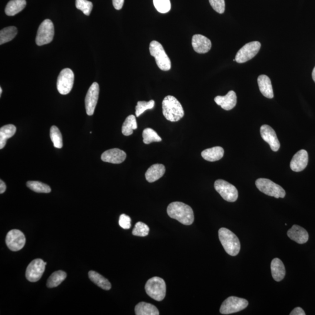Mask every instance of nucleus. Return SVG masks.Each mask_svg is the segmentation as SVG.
<instances>
[{
	"instance_id": "1",
	"label": "nucleus",
	"mask_w": 315,
	"mask_h": 315,
	"mask_svg": "<svg viewBox=\"0 0 315 315\" xmlns=\"http://www.w3.org/2000/svg\"><path fill=\"white\" fill-rule=\"evenodd\" d=\"M167 213L171 218L175 219L184 225H191L194 220V213L192 208L189 205L182 202H173L169 205Z\"/></svg>"
},
{
	"instance_id": "2",
	"label": "nucleus",
	"mask_w": 315,
	"mask_h": 315,
	"mask_svg": "<svg viewBox=\"0 0 315 315\" xmlns=\"http://www.w3.org/2000/svg\"><path fill=\"white\" fill-rule=\"evenodd\" d=\"M162 112L168 121L175 122L184 117L183 107L178 99L173 96L168 95L162 101Z\"/></svg>"
},
{
	"instance_id": "3",
	"label": "nucleus",
	"mask_w": 315,
	"mask_h": 315,
	"mask_svg": "<svg viewBox=\"0 0 315 315\" xmlns=\"http://www.w3.org/2000/svg\"><path fill=\"white\" fill-rule=\"evenodd\" d=\"M219 239L227 253L230 256H235L240 253L241 243L237 235L225 228L218 231Z\"/></svg>"
},
{
	"instance_id": "4",
	"label": "nucleus",
	"mask_w": 315,
	"mask_h": 315,
	"mask_svg": "<svg viewBox=\"0 0 315 315\" xmlns=\"http://www.w3.org/2000/svg\"><path fill=\"white\" fill-rule=\"evenodd\" d=\"M146 293L152 299L157 301L163 300L166 296L167 286L165 281L158 277H154L149 279L145 284Z\"/></svg>"
},
{
	"instance_id": "5",
	"label": "nucleus",
	"mask_w": 315,
	"mask_h": 315,
	"mask_svg": "<svg viewBox=\"0 0 315 315\" xmlns=\"http://www.w3.org/2000/svg\"><path fill=\"white\" fill-rule=\"evenodd\" d=\"M150 52L155 59L158 67L162 71H169L171 68V62L163 46L156 41H152L150 45Z\"/></svg>"
},
{
	"instance_id": "6",
	"label": "nucleus",
	"mask_w": 315,
	"mask_h": 315,
	"mask_svg": "<svg viewBox=\"0 0 315 315\" xmlns=\"http://www.w3.org/2000/svg\"><path fill=\"white\" fill-rule=\"evenodd\" d=\"M256 186L258 190L265 194L275 198H284L286 196L284 189L268 179L260 178L256 181Z\"/></svg>"
},
{
	"instance_id": "7",
	"label": "nucleus",
	"mask_w": 315,
	"mask_h": 315,
	"mask_svg": "<svg viewBox=\"0 0 315 315\" xmlns=\"http://www.w3.org/2000/svg\"><path fill=\"white\" fill-rule=\"evenodd\" d=\"M55 35L54 25L51 20L45 19L40 25L36 38L38 46L49 44L53 41Z\"/></svg>"
},
{
	"instance_id": "8",
	"label": "nucleus",
	"mask_w": 315,
	"mask_h": 315,
	"mask_svg": "<svg viewBox=\"0 0 315 315\" xmlns=\"http://www.w3.org/2000/svg\"><path fill=\"white\" fill-rule=\"evenodd\" d=\"M248 305V301L244 298L230 297L222 304L220 310V313L223 315L237 313L245 310Z\"/></svg>"
},
{
	"instance_id": "9",
	"label": "nucleus",
	"mask_w": 315,
	"mask_h": 315,
	"mask_svg": "<svg viewBox=\"0 0 315 315\" xmlns=\"http://www.w3.org/2000/svg\"><path fill=\"white\" fill-rule=\"evenodd\" d=\"M214 188L225 200L228 202L237 201L238 191L234 185L224 180H219L215 182Z\"/></svg>"
},
{
	"instance_id": "10",
	"label": "nucleus",
	"mask_w": 315,
	"mask_h": 315,
	"mask_svg": "<svg viewBox=\"0 0 315 315\" xmlns=\"http://www.w3.org/2000/svg\"><path fill=\"white\" fill-rule=\"evenodd\" d=\"M74 72L69 68H64L60 73L58 78L57 88L60 94L67 95L71 91L74 85Z\"/></svg>"
},
{
	"instance_id": "11",
	"label": "nucleus",
	"mask_w": 315,
	"mask_h": 315,
	"mask_svg": "<svg viewBox=\"0 0 315 315\" xmlns=\"http://www.w3.org/2000/svg\"><path fill=\"white\" fill-rule=\"evenodd\" d=\"M261 44L259 42L254 41L245 45L237 53L235 61L238 63H244L253 59L259 52Z\"/></svg>"
},
{
	"instance_id": "12",
	"label": "nucleus",
	"mask_w": 315,
	"mask_h": 315,
	"mask_svg": "<svg viewBox=\"0 0 315 315\" xmlns=\"http://www.w3.org/2000/svg\"><path fill=\"white\" fill-rule=\"evenodd\" d=\"M45 261L37 258L31 262L26 270V278L29 281L36 282L41 279L45 270Z\"/></svg>"
},
{
	"instance_id": "13",
	"label": "nucleus",
	"mask_w": 315,
	"mask_h": 315,
	"mask_svg": "<svg viewBox=\"0 0 315 315\" xmlns=\"http://www.w3.org/2000/svg\"><path fill=\"white\" fill-rule=\"evenodd\" d=\"M5 242L6 246L10 250L17 252L24 247L26 238L21 231L12 230L6 235Z\"/></svg>"
},
{
	"instance_id": "14",
	"label": "nucleus",
	"mask_w": 315,
	"mask_h": 315,
	"mask_svg": "<svg viewBox=\"0 0 315 315\" xmlns=\"http://www.w3.org/2000/svg\"><path fill=\"white\" fill-rule=\"evenodd\" d=\"M99 94V86L97 82H94L89 88L85 97L86 112L89 116L94 114L97 105Z\"/></svg>"
},
{
	"instance_id": "15",
	"label": "nucleus",
	"mask_w": 315,
	"mask_h": 315,
	"mask_svg": "<svg viewBox=\"0 0 315 315\" xmlns=\"http://www.w3.org/2000/svg\"><path fill=\"white\" fill-rule=\"evenodd\" d=\"M260 134L262 138L270 145L272 150L276 152L279 150L280 141L273 128L267 125H263L260 127Z\"/></svg>"
},
{
	"instance_id": "16",
	"label": "nucleus",
	"mask_w": 315,
	"mask_h": 315,
	"mask_svg": "<svg viewBox=\"0 0 315 315\" xmlns=\"http://www.w3.org/2000/svg\"><path fill=\"white\" fill-rule=\"evenodd\" d=\"M126 158V152L119 148H113L106 151L101 155V160L109 163L119 164Z\"/></svg>"
},
{
	"instance_id": "17",
	"label": "nucleus",
	"mask_w": 315,
	"mask_h": 315,
	"mask_svg": "<svg viewBox=\"0 0 315 315\" xmlns=\"http://www.w3.org/2000/svg\"><path fill=\"white\" fill-rule=\"evenodd\" d=\"M308 164V154L306 150H301L294 155L291 161L290 168L294 172L303 171Z\"/></svg>"
},
{
	"instance_id": "18",
	"label": "nucleus",
	"mask_w": 315,
	"mask_h": 315,
	"mask_svg": "<svg viewBox=\"0 0 315 315\" xmlns=\"http://www.w3.org/2000/svg\"><path fill=\"white\" fill-rule=\"evenodd\" d=\"M191 44L194 51L198 54H206L211 48L210 40L201 35H194L192 38Z\"/></svg>"
},
{
	"instance_id": "19",
	"label": "nucleus",
	"mask_w": 315,
	"mask_h": 315,
	"mask_svg": "<svg viewBox=\"0 0 315 315\" xmlns=\"http://www.w3.org/2000/svg\"><path fill=\"white\" fill-rule=\"evenodd\" d=\"M214 101L224 110L230 111L237 105V95L234 91H230L226 95L217 96L215 98Z\"/></svg>"
},
{
	"instance_id": "20",
	"label": "nucleus",
	"mask_w": 315,
	"mask_h": 315,
	"mask_svg": "<svg viewBox=\"0 0 315 315\" xmlns=\"http://www.w3.org/2000/svg\"><path fill=\"white\" fill-rule=\"evenodd\" d=\"M287 235L291 240L299 244H306L309 240V234L308 232L304 228L297 225H294L288 230Z\"/></svg>"
},
{
	"instance_id": "21",
	"label": "nucleus",
	"mask_w": 315,
	"mask_h": 315,
	"mask_svg": "<svg viewBox=\"0 0 315 315\" xmlns=\"http://www.w3.org/2000/svg\"><path fill=\"white\" fill-rule=\"evenodd\" d=\"M258 88L265 97L272 99L274 97L273 87L269 77L266 75H261L258 77Z\"/></svg>"
},
{
	"instance_id": "22",
	"label": "nucleus",
	"mask_w": 315,
	"mask_h": 315,
	"mask_svg": "<svg viewBox=\"0 0 315 315\" xmlns=\"http://www.w3.org/2000/svg\"><path fill=\"white\" fill-rule=\"evenodd\" d=\"M165 173V167L162 164H154L152 165L146 172L145 178L150 183H152L160 180Z\"/></svg>"
},
{
	"instance_id": "23",
	"label": "nucleus",
	"mask_w": 315,
	"mask_h": 315,
	"mask_svg": "<svg viewBox=\"0 0 315 315\" xmlns=\"http://www.w3.org/2000/svg\"><path fill=\"white\" fill-rule=\"evenodd\" d=\"M271 270L272 276L276 281H281L286 276V268L280 258H275L271 261Z\"/></svg>"
},
{
	"instance_id": "24",
	"label": "nucleus",
	"mask_w": 315,
	"mask_h": 315,
	"mask_svg": "<svg viewBox=\"0 0 315 315\" xmlns=\"http://www.w3.org/2000/svg\"><path fill=\"white\" fill-rule=\"evenodd\" d=\"M224 150L221 147H214L206 149L201 152V156L205 160L210 162L217 161L224 157Z\"/></svg>"
},
{
	"instance_id": "25",
	"label": "nucleus",
	"mask_w": 315,
	"mask_h": 315,
	"mask_svg": "<svg viewBox=\"0 0 315 315\" xmlns=\"http://www.w3.org/2000/svg\"><path fill=\"white\" fill-rule=\"evenodd\" d=\"M26 5V0H11L6 5L5 14L8 16H14L22 11Z\"/></svg>"
},
{
	"instance_id": "26",
	"label": "nucleus",
	"mask_w": 315,
	"mask_h": 315,
	"mask_svg": "<svg viewBox=\"0 0 315 315\" xmlns=\"http://www.w3.org/2000/svg\"><path fill=\"white\" fill-rule=\"evenodd\" d=\"M135 313L137 315H159L157 308L151 304L144 303H138L135 307Z\"/></svg>"
},
{
	"instance_id": "27",
	"label": "nucleus",
	"mask_w": 315,
	"mask_h": 315,
	"mask_svg": "<svg viewBox=\"0 0 315 315\" xmlns=\"http://www.w3.org/2000/svg\"><path fill=\"white\" fill-rule=\"evenodd\" d=\"M16 131V128L13 125H5L0 128V149L1 150L5 147L6 140L14 135Z\"/></svg>"
},
{
	"instance_id": "28",
	"label": "nucleus",
	"mask_w": 315,
	"mask_h": 315,
	"mask_svg": "<svg viewBox=\"0 0 315 315\" xmlns=\"http://www.w3.org/2000/svg\"><path fill=\"white\" fill-rule=\"evenodd\" d=\"M88 276L93 283L103 290H109L112 287L110 282L107 278L103 277L102 275L94 271H90L88 273Z\"/></svg>"
},
{
	"instance_id": "29",
	"label": "nucleus",
	"mask_w": 315,
	"mask_h": 315,
	"mask_svg": "<svg viewBox=\"0 0 315 315\" xmlns=\"http://www.w3.org/2000/svg\"><path fill=\"white\" fill-rule=\"evenodd\" d=\"M137 128V121L134 115H130L126 119L122 126V133L126 136L130 135L133 130Z\"/></svg>"
},
{
	"instance_id": "30",
	"label": "nucleus",
	"mask_w": 315,
	"mask_h": 315,
	"mask_svg": "<svg viewBox=\"0 0 315 315\" xmlns=\"http://www.w3.org/2000/svg\"><path fill=\"white\" fill-rule=\"evenodd\" d=\"M67 277V274L62 270L54 272L48 278L47 286L48 288H55L59 286Z\"/></svg>"
},
{
	"instance_id": "31",
	"label": "nucleus",
	"mask_w": 315,
	"mask_h": 315,
	"mask_svg": "<svg viewBox=\"0 0 315 315\" xmlns=\"http://www.w3.org/2000/svg\"><path fill=\"white\" fill-rule=\"evenodd\" d=\"M17 29L15 26H9L0 31V45L11 41L17 34Z\"/></svg>"
},
{
	"instance_id": "32",
	"label": "nucleus",
	"mask_w": 315,
	"mask_h": 315,
	"mask_svg": "<svg viewBox=\"0 0 315 315\" xmlns=\"http://www.w3.org/2000/svg\"><path fill=\"white\" fill-rule=\"evenodd\" d=\"M26 186L36 193H49L51 191V188L49 186L38 181H28Z\"/></svg>"
},
{
	"instance_id": "33",
	"label": "nucleus",
	"mask_w": 315,
	"mask_h": 315,
	"mask_svg": "<svg viewBox=\"0 0 315 315\" xmlns=\"http://www.w3.org/2000/svg\"><path fill=\"white\" fill-rule=\"evenodd\" d=\"M142 137H143V142L145 144H150L151 142L162 141V138L159 136L157 132L151 128L144 129L142 132Z\"/></svg>"
},
{
	"instance_id": "34",
	"label": "nucleus",
	"mask_w": 315,
	"mask_h": 315,
	"mask_svg": "<svg viewBox=\"0 0 315 315\" xmlns=\"http://www.w3.org/2000/svg\"><path fill=\"white\" fill-rule=\"evenodd\" d=\"M51 140L54 143V147L57 148L63 147V138L61 131L55 126H53L50 132Z\"/></svg>"
},
{
	"instance_id": "35",
	"label": "nucleus",
	"mask_w": 315,
	"mask_h": 315,
	"mask_svg": "<svg viewBox=\"0 0 315 315\" xmlns=\"http://www.w3.org/2000/svg\"><path fill=\"white\" fill-rule=\"evenodd\" d=\"M155 101L151 100L148 102L138 101L135 107L136 117H139L143 113L148 109H152L154 108Z\"/></svg>"
},
{
	"instance_id": "36",
	"label": "nucleus",
	"mask_w": 315,
	"mask_h": 315,
	"mask_svg": "<svg viewBox=\"0 0 315 315\" xmlns=\"http://www.w3.org/2000/svg\"><path fill=\"white\" fill-rule=\"evenodd\" d=\"M149 231H150V228L147 224L142 223V222H138L135 225L132 233L134 236L144 237L147 236Z\"/></svg>"
},
{
	"instance_id": "37",
	"label": "nucleus",
	"mask_w": 315,
	"mask_h": 315,
	"mask_svg": "<svg viewBox=\"0 0 315 315\" xmlns=\"http://www.w3.org/2000/svg\"><path fill=\"white\" fill-rule=\"evenodd\" d=\"M76 8L81 10L85 15H89L93 8V4L91 1L88 0H76Z\"/></svg>"
},
{
	"instance_id": "38",
	"label": "nucleus",
	"mask_w": 315,
	"mask_h": 315,
	"mask_svg": "<svg viewBox=\"0 0 315 315\" xmlns=\"http://www.w3.org/2000/svg\"><path fill=\"white\" fill-rule=\"evenodd\" d=\"M153 2L156 9L162 14H165L171 10L170 0H153Z\"/></svg>"
},
{
	"instance_id": "39",
	"label": "nucleus",
	"mask_w": 315,
	"mask_h": 315,
	"mask_svg": "<svg viewBox=\"0 0 315 315\" xmlns=\"http://www.w3.org/2000/svg\"><path fill=\"white\" fill-rule=\"evenodd\" d=\"M210 4L215 11L219 14H223L225 11V0H209Z\"/></svg>"
},
{
	"instance_id": "40",
	"label": "nucleus",
	"mask_w": 315,
	"mask_h": 315,
	"mask_svg": "<svg viewBox=\"0 0 315 315\" xmlns=\"http://www.w3.org/2000/svg\"><path fill=\"white\" fill-rule=\"evenodd\" d=\"M131 220L130 217L123 214L119 218V224L122 228L125 229V230H128V229L131 228Z\"/></svg>"
},
{
	"instance_id": "41",
	"label": "nucleus",
	"mask_w": 315,
	"mask_h": 315,
	"mask_svg": "<svg viewBox=\"0 0 315 315\" xmlns=\"http://www.w3.org/2000/svg\"><path fill=\"white\" fill-rule=\"evenodd\" d=\"M125 0H112L113 5L116 9L120 10L124 4Z\"/></svg>"
},
{
	"instance_id": "42",
	"label": "nucleus",
	"mask_w": 315,
	"mask_h": 315,
	"mask_svg": "<svg viewBox=\"0 0 315 315\" xmlns=\"http://www.w3.org/2000/svg\"><path fill=\"white\" fill-rule=\"evenodd\" d=\"M290 315H306V313H305V311L302 309L300 307H297L295 308V309L292 311L291 313L290 314Z\"/></svg>"
},
{
	"instance_id": "43",
	"label": "nucleus",
	"mask_w": 315,
	"mask_h": 315,
	"mask_svg": "<svg viewBox=\"0 0 315 315\" xmlns=\"http://www.w3.org/2000/svg\"><path fill=\"white\" fill-rule=\"evenodd\" d=\"M6 185L2 180L0 181V193H4L6 190Z\"/></svg>"
},
{
	"instance_id": "44",
	"label": "nucleus",
	"mask_w": 315,
	"mask_h": 315,
	"mask_svg": "<svg viewBox=\"0 0 315 315\" xmlns=\"http://www.w3.org/2000/svg\"><path fill=\"white\" fill-rule=\"evenodd\" d=\"M312 75H313V78L314 79V82H315V67H314L313 69V74H312Z\"/></svg>"
},
{
	"instance_id": "45",
	"label": "nucleus",
	"mask_w": 315,
	"mask_h": 315,
	"mask_svg": "<svg viewBox=\"0 0 315 315\" xmlns=\"http://www.w3.org/2000/svg\"><path fill=\"white\" fill-rule=\"evenodd\" d=\"M2 88H0V95H1V94H2Z\"/></svg>"
}]
</instances>
